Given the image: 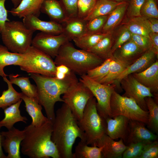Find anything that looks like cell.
<instances>
[{
    "label": "cell",
    "instance_id": "obj_47",
    "mask_svg": "<svg viewBox=\"0 0 158 158\" xmlns=\"http://www.w3.org/2000/svg\"><path fill=\"white\" fill-rule=\"evenodd\" d=\"M6 0H0V35L6 22L10 21L8 18L7 11L5 6Z\"/></svg>",
    "mask_w": 158,
    "mask_h": 158
},
{
    "label": "cell",
    "instance_id": "obj_51",
    "mask_svg": "<svg viewBox=\"0 0 158 158\" xmlns=\"http://www.w3.org/2000/svg\"><path fill=\"white\" fill-rule=\"evenodd\" d=\"M67 75L63 73L56 71L54 77L57 79L62 80L64 79Z\"/></svg>",
    "mask_w": 158,
    "mask_h": 158
},
{
    "label": "cell",
    "instance_id": "obj_40",
    "mask_svg": "<svg viewBox=\"0 0 158 158\" xmlns=\"http://www.w3.org/2000/svg\"><path fill=\"white\" fill-rule=\"evenodd\" d=\"M108 15L98 16L87 21V32L95 33L100 32L107 20Z\"/></svg>",
    "mask_w": 158,
    "mask_h": 158
},
{
    "label": "cell",
    "instance_id": "obj_12",
    "mask_svg": "<svg viewBox=\"0 0 158 158\" xmlns=\"http://www.w3.org/2000/svg\"><path fill=\"white\" fill-rule=\"evenodd\" d=\"M70 41L63 33L55 35L40 32L32 39L31 45L55 58L60 47Z\"/></svg>",
    "mask_w": 158,
    "mask_h": 158
},
{
    "label": "cell",
    "instance_id": "obj_17",
    "mask_svg": "<svg viewBox=\"0 0 158 158\" xmlns=\"http://www.w3.org/2000/svg\"><path fill=\"white\" fill-rule=\"evenodd\" d=\"M94 146L102 147V153L104 158H122L123 154L127 147L122 139L115 141L106 134L97 141Z\"/></svg>",
    "mask_w": 158,
    "mask_h": 158
},
{
    "label": "cell",
    "instance_id": "obj_2",
    "mask_svg": "<svg viewBox=\"0 0 158 158\" xmlns=\"http://www.w3.org/2000/svg\"><path fill=\"white\" fill-rule=\"evenodd\" d=\"M30 75L36 84L38 102L43 107L47 117L53 123L55 104L57 102H63L61 95L78 81L75 74L72 71L62 80L38 74L31 73Z\"/></svg>",
    "mask_w": 158,
    "mask_h": 158
},
{
    "label": "cell",
    "instance_id": "obj_18",
    "mask_svg": "<svg viewBox=\"0 0 158 158\" xmlns=\"http://www.w3.org/2000/svg\"><path fill=\"white\" fill-rule=\"evenodd\" d=\"M145 51L131 39L116 49L112 56L128 66L134 62Z\"/></svg>",
    "mask_w": 158,
    "mask_h": 158
},
{
    "label": "cell",
    "instance_id": "obj_22",
    "mask_svg": "<svg viewBox=\"0 0 158 158\" xmlns=\"http://www.w3.org/2000/svg\"><path fill=\"white\" fill-rule=\"evenodd\" d=\"M40 11L47 14L51 21L61 24L68 18L63 6L58 0H44Z\"/></svg>",
    "mask_w": 158,
    "mask_h": 158
},
{
    "label": "cell",
    "instance_id": "obj_45",
    "mask_svg": "<svg viewBox=\"0 0 158 158\" xmlns=\"http://www.w3.org/2000/svg\"><path fill=\"white\" fill-rule=\"evenodd\" d=\"M131 40L145 51L152 48L150 38L141 35L132 34Z\"/></svg>",
    "mask_w": 158,
    "mask_h": 158
},
{
    "label": "cell",
    "instance_id": "obj_52",
    "mask_svg": "<svg viewBox=\"0 0 158 158\" xmlns=\"http://www.w3.org/2000/svg\"><path fill=\"white\" fill-rule=\"evenodd\" d=\"M1 127L0 126V129ZM0 158H6V156L4 154L2 149L1 143V137L0 132Z\"/></svg>",
    "mask_w": 158,
    "mask_h": 158
},
{
    "label": "cell",
    "instance_id": "obj_27",
    "mask_svg": "<svg viewBox=\"0 0 158 158\" xmlns=\"http://www.w3.org/2000/svg\"><path fill=\"white\" fill-rule=\"evenodd\" d=\"M128 6V2L118 5L108 15L101 32L107 33L116 26L122 20Z\"/></svg>",
    "mask_w": 158,
    "mask_h": 158
},
{
    "label": "cell",
    "instance_id": "obj_28",
    "mask_svg": "<svg viewBox=\"0 0 158 158\" xmlns=\"http://www.w3.org/2000/svg\"><path fill=\"white\" fill-rule=\"evenodd\" d=\"M123 2L110 0H97L92 10L84 19L88 21L98 16L108 15L117 6Z\"/></svg>",
    "mask_w": 158,
    "mask_h": 158
},
{
    "label": "cell",
    "instance_id": "obj_19",
    "mask_svg": "<svg viewBox=\"0 0 158 158\" xmlns=\"http://www.w3.org/2000/svg\"><path fill=\"white\" fill-rule=\"evenodd\" d=\"M132 74L140 83L149 88L156 101L158 95V61L157 59L144 71Z\"/></svg>",
    "mask_w": 158,
    "mask_h": 158
},
{
    "label": "cell",
    "instance_id": "obj_42",
    "mask_svg": "<svg viewBox=\"0 0 158 158\" xmlns=\"http://www.w3.org/2000/svg\"><path fill=\"white\" fill-rule=\"evenodd\" d=\"M158 142L157 140L151 141L144 147L138 158H158Z\"/></svg>",
    "mask_w": 158,
    "mask_h": 158
},
{
    "label": "cell",
    "instance_id": "obj_6",
    "mask_svg": "<svg viewBox=\"0 0 158 158\" xmlns=\"http://www.w3.org/2000/svg\"><path fill=\"white\" fill-rule=\"evenodd\" d=\"M77 122L84 133L85 142L88 145L94 146L97 141L106 134V121L97 112L96 100L94 97L89 99L85 107L82 118Z\"/></svg>",
    "mask_w": 158,
    "mask_h": 158
},
{
    "label": "cell",
    "instance_id": "obj_38",
    "mask_svg": "<svg viewBox=\"0 0 158 158\" xmlns=\"http://www.w3.org/2000/svg\"><path fill=\"white\" fill-rule=\"evenodd\" d=\"M151 141H147L132 143L127 145L122 158H138L141 154L144 146Z\"/></svg>",
    "mask_w": 158,
    "mask_h": 158
},
{
    "label": "cell",
    "instance_id": "obj_11",
    "mask_svg": "<svg viewBox=\"0 0 158 158\" xmlns=\"http://www.w3.org/2000/svg\"><path fill=\"white\" fill-rule=\"evenodd\" d=\"M121 89L125 91L122 96L133 99L143 110L148 111L145 98L153 96L150 89L138 82L132 74L123 78L120 83Z\"/></svg>",
    "mask_w": 158,
    "mask_h": 158
},
{
    "label": "cell",
    "instance_id": "obj_49",
    "mask_svg": "<svg viewBox=\"0 0 158 158\" xmlns=\"http://www.w3.org/2000/svg\"><path fill=\"white\" fill-rule=\"evenodd\" d=\"M151 32L158 33V20L154 18H147Z\"/></svg>",
    "mask_w": 158,
    "mask_h": 158
},
{
    "label": "cell",
    "instance_id": "obj_15",
    "mask_svg": "<svg viewBox=\"0 0 158 158\" xmlns=\"http://www.w3.org/2000/svg\"><path fill=\"white\" fill-rule=\"evenodd\" d=\"M145 125L140 121L129 120L125 142L127 145L132 143L157 140V135L147 128Z\"/></svg>",
    "mask_w": 158,
    "mask_h": 158
},
{
    "label": "cell",
    "instance_id": "obj_54",
    "mask_svg": "<svg viewBox=\"0 0 158 158\" xmlns=\"http://www.w3.org/2000/svg\"><path fill=\"white\" fill-rule=\"evenodd\" d=\"M113 1L118 2H127L128 1H129V0H110Z\"/></svg>",
    "mask_w": 158,
    "mask_h": 158
},
{
    "label": "cell",
    "instance_id": "obj_1",
    "mask_svg": "<svg viewBox=\"0 0 158 158\" xmlns=\"http://www.w3.org/2000/svg\"><path fill=\"white\" fill-rule=\"evenodd\" d=\"M85 142L83 131L68 107L65 103L56 112L51 140L60 158H73L72 149L76 138Z\"/></svg>",
    "mask_w": 158,
    "mask_h": 158
},
{
    "label": "cell",
    "instance_id": "obj_4",
    "mask_svg": "<svg viewBox=\"0 0 158 158\" xmlns=\"http://www.w3.org/2000/svg\"><path fill=\"white\" fill-rule=\"evenodd\" d=\"M54 61L56 66L65 65L80 76L104 61L87 51L76 48L69 41L60 47Z\"/></svg>",
    "mask_w": 158,
    "mask_h": 158
},
{
    "label": "cell",
    "instance_id": "obj_13",
    "mask_svg": "<svg viewBox=\"0 0 158 158\" xmlns=\"http://www.w3.org/2000/svg\"><path fill=\"white\" fill-rule=\"evenodd\" d=\"M1 143L6 158H20V143L25 137L24 130H20L13 127L7 131L0 132Z\"/></svg>",
    "mask_w": 158,
    "mask_h": 158
},
{
    "label": "cell",
    "instance_id": "obj_35",
    "mask_svg": "<svg viewBox=\"0 0 158 158\" xmlns=\"http://www.w3.org/2000/svg\"><path fill=\"white\" fill-rule=\"evenodd\" d=\"M149 112L147 126L151 131L158 134V105L157 102L152 97L145 98Z\"/></svg>",
    "mask_w": 158,
    "mask_h": 158
},
{
    "label": "cell",
    "instance_id": "obj_50",
    "mask_svg": "<svg viewBox=\"0 0 158 158\" xmlns=\"http://www.w3.org/2000/svg\"><path fill=\"white\" fill-rule=\"evenodd\" d=\"M56 71L63 73L66 75L69 74L72 71L67 66L63 64L56 66Z\"/></svg>",
    "mask_w": 158,
    "mask_h": 158
},
{
    "label": "cell",
    "instance_id": "obj_30",
    "mask_svg": "<svg viewBox=\"0 0 158 158\" xmlns=\"http://www.w3.org/2000/svg\"><path fill=\"white\" fill-rule=\"evenodd\" d=\"M102 147L89 146L80 140L75 147L73 158H102Z\"/></svg>",
    "mask_w": 158,
    "mask_h": 158
},
{
    "label": "cell",
    "instance_id": "obj_10",
    "mask_svg": "<svg viewBox=\"0 0 158 158\" xmlns=\"http://www.w3.org/2000/svg\"><path fill=\"white\" fill-rule=\"evenodd\" d=\"M94 97L83 83L78 81L63 94L62 99L71 109L77 121L82 118L85 107L89 99Z\"/></svg>",
    "mask_w": 158,
    "mask_h": 158
},
{
    "label": "cell",
    "instance_id": "obj_37",
    "mask_svg": "<svg viewBox=\"0 0 158 158\" xmlns=\"http://www.w3.org/2000/svg\"><path fill=\"white\" fill-rule=\"evenodd\" d=\"M111 60V57L106 59L100 65L88 71L86 74L92 80L99 82L107 74Z\"/></svg>",
    "mask_w": 158,
    "mask_h": 158
},
{
    "label": "cell",
    "instance_id": "obj_25",
    "mask_svg": "<svg viewBox=\"0 0 158 158\" xmlns=\"http://www.w3.org/2000/svg\"><path fill=\"white\" fill-rule=\"evenodd\" d=\"M21 99L17 102L4 109V117L0 121V126L6 127L8 130L12 128L14 124L19 122L27 123V118L20 114L19 107L22 101Z\"/></svg>",
    "mask_w": 158,
    "mask_h": 158
},
{
    "label": "cell",
    "instance_id": "obj_32",
    "mask_svg": "<svg viewBox=\"0 0 158 158\" xmlns=\"http://www.w3.org/2000/svg\"><path fill=\"white\" fill-rule=\"evenodd\" d=\"M113 43L109 32L87 51L104 61L111 57V51Z\"/></svg>",
    "mask_w": 158,
    "mask_h": 158
},
{
    "label": "cell",
    "instance_id": "obj_8",
    "mask_svg": "<svg viewBox=\"0 0 158 158\" xmlns=\"http://www.w3.org/2000/svg\"><path fill=\"white\" fill-rule=\"evenodd\" d=\"M110 106L112 118L122 115L145 125L148 123V111L142 109L132 99L120 95L115 90L111 95Z\"/></svg>",
    "mask_w": 158,
    "mask_h": 158
},
{
    "label": "cell",
    "instance_id": "obj_33",
    "mask_svg": "<svg viewBox=\"0 0 158 158\" xmlns=\"http://www.w3.org/2000/svg\"><path fill=\"white\" fill-rule=\"evenodd\" d=\"M3 80L8 85V89L3 91L0 96V108L4 109L6 108L17 102L21 99L22 92L16 91L12 86V84L6 77H3Z\"/></svg>",
    "mask_w": 158,
    "mask_h": 158
},
{
    "label": "cell",
    "instance_id": "obj_43",
    "mask_svg": "<svg viewBox=\"0 0 158 158\" xmlns=\"http://www.w3.org/2000/svg\"><path fill=\"white\" fill-rule=\"evenodd\" d=\"M132 33L125 26L121 30L119 35L113 43L111 51V57L113 53L124 43L131 39Z\"/></svg>",
    "mask_w": 158,
    "mask_h": 158
},
{
    "label": "cell",
    "instance_id": "obj_16",
    "mask_svg": "<svg viewBox=\"0 0 158 158\" xmlns=\"http://www.w3.org/2000/svg\"><path fill=\"white\" fill-rule=\"evenodd\" d=\"M23 22L27 28L34 32L38 30L43 32L55 35L63 33L61 24L51 20H42L38 17L33 15L23 18Z\"/></svg>",
    "mask_w": 158,
    "mask_h": 158
},
{
    "label": "cell",
    "instance_id": "obj_46",
    "mask_svg": "<svg viewBox=\"0 0 158 158\" xmlns=\"http://www.w3.org/2000/svg\"><path fill=\"white\" fill-rule=\"evenodd\" d=\"M145 0H129L127 8L128 13L132 18L140 16L141 8Z\"/></svg>",
    "mask_w": 158,
    "mask_h": 158
},
{
    "label": "cell",
    "instance_id": "obj_23",
    "mask_svg": "<svg viewBox=\"0 0 158 158\" xmlns=\"http://www.w3.org/2000/svg\"><path fill=\"white\" fill-rule=\"evenodd\" d=\"M87 21L76 17L69 18L61 24L64 34L71 41L87 33Z\"/></svg>",
    "mask_w": 158,
    "mask_h": 158
},
{
    "label": "cell",
    "instance_id": "obj_20",
    "mask_svg": "<svg viewBox=\"0 0 158 158\" xmlns=\"http://www.w3.org/2000/svg\"><path fill=\"white\" fill-rule=\"evenodd\" d=\"M107 125L106 134L113 140L122 139L125 142L129 120L122 115L105 119Z\"/></svg>",
    "mask_w": 158,
    "mask_h": 158
},
{
    "label": "cell",
    "instance_id": "obj_26",
    "mask_svg": "<svg viewBox=\"0 0 158 158\" xmlns=\"http://www.w3.org/2000/svg\"><path fill=\"white\" fill-rule=\"evenodd\" d=\"M23 56V54L11 52L6 46L0 44V76H8L4 73V67L11 65L19 66Z\"/></svg>",
    "mask_w": 158,
    "mask_h": 158
},
{
    "label": "cell",
    "instance_id": "obj_7",
    "mask_svg": "<svg viewBox=\"0 0 158 158\" xmlns=\"http://www.w3.org/2000/svg\"><path fill=\"white\" fill-rule=\"evenodd\" d=\"M23 54L19 65L21 70L30 73L54 77L56 66L50 56L32 45Z\"/></svg>",
    "mask_w": 158,
    "mask_h": 158
},
{
    "label": "cell",
    "instance_id": "obj_21",
    "mask_svg": "<svg viewBox=\"0 0 158 158\" xmlns=\"http://www.w3.org/2000/svg\"><path fill=\"white\" fill-rule=\"evenodd\" d=\"M21 99L24 102L26 111L31 118V124L39 127L49 120L43 114L42 106L37 98L28 97L22 92Z\"/></svg>",
    "mask_w": 158,
    "mask_h": 158
},
{
    "label": "cell",
    "instance_id": "obj_14",
    "mask_svg": "<svg viewBox=\"0 0 158 158\" xmlns=\"http://www.w3.org/2000/svg\"><path fill=\"white\" fill-rule=\"evenodd\" d=\"M157 56L158 54L152 48L146 51L134 62L128 66L118 77L113 84L115 85L116 88L120 91L121 89L120 83L123 78L128 75L144 71L156 61Z\"/></svg>",
    "mask_w": 158,
    "mask_h": 158
},
{
    "label": "cell",
    "instance_id": "obj_9",
    "mask_svg": "<svg viewBox=\"0 0 158 158\" xmlns=\"http://www.w3.org/2000/svg\"><path fill=\"white\" fill-rule=\"evenodd\" d=\"M79 81L89 89L95 98L96 108L100 116L104 119L111 118L110 102L115 85L102 84L90 78L86 74L80 76Z\"/></svg>",
    "mask_w": 158,
    "mask_h": 158
},
{
    "label": "cell",
    "instance_id": "obj_53",
    "mask_svg": "<svg viewBox=\"0 0 158 158\" xmlns=\"http://www.w3.org/2000/svg\"><path fill=\"white\" fill-rule=\"evenodd\" d=\"M13 4L14 7H16L19 4L22 0H11Z\"/></svg>",
    "mask_w": 158,
    "mask_h": 158
},
{
    "label": "cell",
    "instance_id": "obj_44",
    "mask_svg": "<svg viewBox=\"0 0 158 158\" xmlns=\"http://www.w3.org/2000/svg\"><path fill=\"white\" fill-rule=\"evenodd\" d=\"M68 18L78 16V0H59Z\"/></svg>",
    "mask_w": 158,
    "mask_h": 158
},
{
    "label": "cell",
    "instance_id": "obj_3",
    "mask_svg": "<svg viewBox=\"0 0 158 158\" xmlns=\"http://www.w3.org/2000/svg\"><path fill=\"white\" fill-rule=\"evenodd\" d=\"M25 137L20 143L21 151L30 158H60L51 140L53 123L49 120L39 127L30 124L25 127Z\"/></svg>",
    "mask_w": 158,
    "mask_h": 158
},
{
    "label": "cell",
    "instance_id": "obj_36",
    "mask_svg": "<svg viewBox=\"0 0 158 158\" xmlns=\"http://www.w3.org/2000/svg\"><path fill=\"white\" fill-rule=\"evenodd\" d=\"M111 57V60L107 74L98 82L102 84H113L118 77L128 67L112 56Z\"/></svg>",
    "mask_w": 158,
    "mask_h": 158
},
{
    "label": "cell",
    "instance_id": "obj_31",
    "mask_svg": "<svg viewBox=\"0 0 158 158\" xmlns=\"http://www.w3.org/2000/svg\"><path fill=\"white\" fill-rule=\"evenodd\" d=\"M19 76L18 74H10L8 76L9 80L12 84L18 86L21 89L22 92L27 96L37 98L36 86L31 83L29 77Z\"/></svg>",
    "mask_w": 158,
    "mask_h": 158
},
{
    "label": "cell",
    "instance_id": "obj_41",
    "mask_svg": "<svg viewBox=\"0 0 158 158\" xmlns=\"http://www.w3.org/2000/svg\"><path fill=\"white\" fill-rule=\"evenodd\" d=\"M97 0H78V17L84 19L93 9Z\"/></svg>",
    "mask_w": 158,
    "mask_h": 158
},
{
    "label": "cell",
    "instance_id": "obj_24",
    "mask_svg": "<svg viewBox=\"0 0 158 158\" xmlns=\"http://www.w3.org/2000/svg\"><path fill=\"white\" fill-rule=\"evenodd\" d=\"M44 0H22L16 7L9 11L13 16L21 18L30 15L38 17L40 8Z\"/></svg>",
    "mask_w": 158,
    "mask_h": 158
},
{
    "label": "cell",
    "instance_id": "obj_5",
    "mask_svg": "<svg viewBox=\"0 0 158 158\" xmlns=\"http://www.w3.org/2000/svg\"><path fill=\"white\" fill-rule=\"evenodd\" d=\"M34 32L23 22L10 20L6 22L0 35L4 46L9 51L23 54L31 45Z\"/></svg>",
    "mask_w": 158,
    "mask_h": 158
},
{
    "label": "cell",
    "instance_id": "obj_39",
    "mask_svg": "<svg viewBox=\"0 0 158 158\" xmlns=\"http://www.w3.org/2000/svg\"><path fill=\"white\" fill-rule=\"evenodd\" d=\"M141 16L158 18V10L155 0H145L140 10Z\"/></svg>",
    "mask_w": 158,
    "mask_h": 158
},
{
    "label": "cell",
    "instance_id": "obj_48",
    "mask_svg": "<svg viewBox=\"0 0 158 158\" xmlns=\"http://www.w3.org/2000/svg\"><path fill=\"white\" fill-rule=\"evenodd\" d=\"M149 37L150 39L152 48L156 53H158V33L150 32Z\"/></svg>",
    "mask_w": 158,
    "mask_h": 158
},
{
    "label": "cell",
    "instance_id": "obj_34",
    "mask_svg": "<svg viewBox=\"0 0 158 158\" xmlns=\"http://www.w3.org/2000/svg\"><path fill=\"white\" fill-rule=\"evenodd\" d=\"M108 33H87L80 37L73 38L72 40L78 47L87 51L96 45Z\"/></svg>",
    "mask_w": 158,
    "mask_h": 158
},
{
    "label": "cell",
    "instance_id": "obj_29",
    "mask_svg": "<svg viewBox=\"0 0 158 158\" xmlns=\"http://www.w3.org/2000/svg\"><path fill=\"white\" fill-rule=\"evenodd\" d=\"M124 26L132 34L150 38L149 34L151 32L147 18L141 16L132 17L126 23Z\"/></svg>",
    "mask_w": 158,
    "mask_h": 158
}]
</instances>
